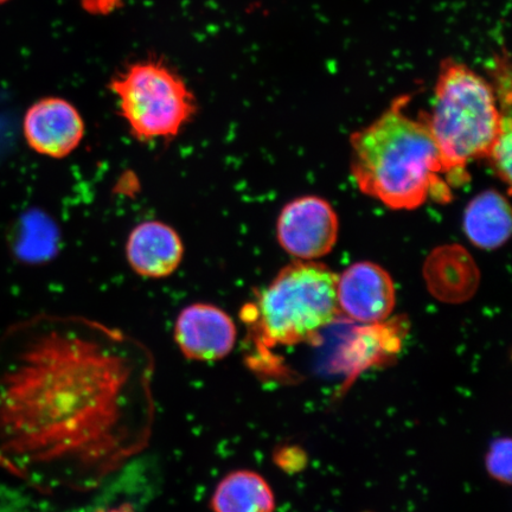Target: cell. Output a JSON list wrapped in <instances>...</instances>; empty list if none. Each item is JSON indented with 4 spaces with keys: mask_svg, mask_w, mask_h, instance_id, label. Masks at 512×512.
Here are the masks:
<instances>
[{
    "mask_svg": "<svg viewBox=\"0 0 512 512\" xmlns=\"http://www.w3.org/2000/svg\"><path fill=\"white\" fill-rule=\"evenodd\" d=\"M155 360L126 332L42 315L0 337V467L37 490L88 492L152 438Z\"/></svg>",
    "mask_w": 512,
    "mask_h": 512,
    "instance_id": "cell-1",
    "label": "cell"
},
{
    "mask_svg": "<svg viewBox=\"0 0 512 512\" xmlns=\"http://www.w3.org/2000/svg\"><path fill=\"white\" fill-rule=\"evenodd\" d=\"M400 96L373 124L352 134L351 174L363 194L394 210L419 208L428 197L447 202L440 152L425 115H406Z\"/></svg>",
    "mask_w": 512,
    "mask_h": 512,
    "instance_id": "cell-2",
    "label": "cell"
},
{
    "mask_svg": "<svg viewBox=\"0 0 512 512\" xmlns=\"http://www.w3.org/2000/svg\"><path fill=\"white\" fill-rule=\"evenodd\" d=\"M505 114L483 76L451 59L441 63L432 113L425 118L448 181L463 183L466 166L489 157Z\"/></svg>",
    "mask_w": 512,
    "mask_h": 512,
    "instance_id": "cell-3",
    "label": "cell"
},
{
    "mask_svg": "<svg viewBox=\"0 0 512 512\" xmlns=\"http://www.w3.org/2000/svg\"><path fill=\"white\" fill-rule=\"evenodd\" d=\"M337 280L338 275L319 262L294 261L242 307L241 319L265 349L311 342L341 313Z\"/></svg>",
    "mask_w": 512,
    "mask_h": 512,
    "instance_id": "cell-4",
    "label": "cell"
},
{
    "mask_svg": "<svg viewBox=\"0 0 512 512\" xmlns=\"http://www.w3.org/2000/svg\"><path fill=\"white\" fill-rule=\"evenodd\" d=\"M119 113L140 142H169L194 121L196 96L174 69L160 61L131 64L110 83Z\"/></svg>",
    "mask_w": 512,
    "mask_h": 512,
    "instance_id": "cell-5",
    "label": "cell"
},
{
    "mask_svg": "<svg viewBox=\"0 0 512 512\" xmlns=\"http://www.w3.org/2000/svg\"><path fill=\"white\" fill-rule=\"evenodd\" d=\"M334 208L317 196L297 198L284 207L277 222V238L284 251L302 261L328 255L338 239Z\"/></svg>",
    "mask_w": 512,
    "mask_h": 512,
    "instance_id": "cell-6",
    "label": "cell"
},
{
    "mask_svg": "<svg viewBox=\"0 0 512 512\" xmlns=\"http://www.w3.org/2000/svg\"><path fill=\"white\" fill-rule=\"evenodd\" d=\"M23 134L38 155L63 159L81 145L86 125L72 102L49 96L35 102L25 113Z\"/></svg>",
    "mask_w": 512,
    "mask_h": 512,
    "instance_id": "cell-7",
    "label": "cell"
},
{
    "mask_svg": "<svg viewBox=\"0 0 512 512\" xmlns=\"http://www.w3.org/2000/svg\"><path fill=\"white\" fill-rule=\"evenodd\" d=\"M175 342L183 356L196 362H216L233 351L238 337L234 319L221 307L190 304L179 312Z\"/></svg>",
    "mask_w": 512,
    "mask_h": 512,
    "instance_id": "cell-8",
    "label": "cell"
},
{
    "mask_svg": "<svg viewBox=\"0 0 512 512\" xmlns=\"http://www.w3.org/2000/svg\"><path fill=\"white\" fill-rule=\"evenodd\" d=\"M339 312L357 323L376 324L389 318L396 304L390 274L374 262H357L337 280Z\"/></svg>",
    "mask_w": 512,
    "mask_h": 512,
    "instance_id": "cell-9",
    "label": "cell"
},
{
    "mask_svg": "<svg viewBox=\"0 0 512 512\" xmlns=\"http://www.w3.org/2000/svg\"><path fill=\"white\" fill-rule=\"evenodd\" d=\"M184 242L170 224L149 220L137 224L128 235L125 255L139 277L159 280L171 277L184 259Z\"/></svg>",
    "mask_w": 512,
    "mask_h": 512,
    "instance_id": "cell-10",
    "label": "cell"
},
{
    "mask_svg": "<svg viewBox=\"0 0 512 512\" xmlns=\"http://www.w3.org/2000/svg\"><path fill=\"white\" fill-rule=\"evenodd\" d=\"M425 279L432 296L447 304L467 302L476 293L479 271L462 246H444L428 256Z\"/></svg>",
    "mask_w": 512,
    "mask_h": 512,
    "instance_id": "cell-11",
    "label": "cell"
},
{
    "mask_svg": "<svg viewBox=\"0 0 512 512\" xmlns=\"http://www.w3.org/2000/svg\"><path fill=\"white\" fill-rule=\"evenodd\" d=\"M510 204L496 190L480 192L469 203L464 214V232L473 245L482 249H497L511 235Z\"/></svg>",
    "mask_w": 512,
    "mask_h": 512,
    "instance_id": "cell-12",
    "label": "cell"
},
{
    "mask_svg": "<svg viewBox=\"0 0 512 512\" xmlns=\"http://www.w3.org/2000/svg\"><path fill=\"white\" fill-rule=\"evenodd\" d=\"M275 505L271 485L251 470L228 473L210 499L213 512H274Z\"/></svg>",
    "mask_w": 512,
    "mask_h": 512,
    "instance_id": "cell-13",
    "label": "cell"
},
{
    "mask_svg": "<svg viewBox=\"0 0 512 512\" xmlns=\"http://www.w3.org/2000/svg\"><path fill=\"white\" fill-rule=\"evenodd\" d=\"M485 469L496 482L511 484L512 444L510 438H498L491 444L485 457Z\"/></svg>",
    "mask_w": 512,
    "mask_h": 512,
    "instance_id": "cell-14",
    "label": "cell"
},
{
    "mask_svg": "<svg viewBox=\"0 0 512 512\" xmlns=\"http://www.w3.org/2000/svg\"><path fill=\"white\" fill-rule=\"evenodd\" d=\"M494 170L503 182L511 183V118L510 114H505L501 131L488 157Z\"/></svg>",
    "mask_w": 512,
    "mask_h": 512,
    "instance_id": "cell-15",
    "label": "cell"
},
{
    "mask_svg": "<svg viewBox=\"0 0 512 512\" xmlns=\"http://www.w3.org/2000/svg\"><path fill=\"white\" fill-rule=\"evenodd\" d=\"M81 4L89 14L106 16L120 8L123 0H81Z\"/></svg>",
    "mask_w": 512,
    "mask_h": 512,
    "instance_id": "cell-16",
    "label": "cell"
},
{
    "mask_svg": "<svg viewBox=\"0 0 512 512\" xmlns=\"http://www.w3.org/2000/svg\"><path fill=\"white\" fill-rule=\"evenodd\" d=\"M100 512H133L130 505H121V507H117L110 510L100 511Z\"/></svg>",
    "mask_w": 512,
    "mask_h": 512,
    "instance_id": "cell-17",
    "label": "cell"
},
{
    "mask_svg": "<svg viewBox=\"0 0 512 512\" xmlns=\"http://www.w3.org/2000/svg\"><path fill=\"white\" fill-rule=\"evenodd\" d=\"M5 2H8V0H0V4H3Z\"/></svg>",
    "mask_w": 512,
    "mask_h": 512,
    "instance_id": "cell-18",
    "label": "cell"
}]
</instances>
